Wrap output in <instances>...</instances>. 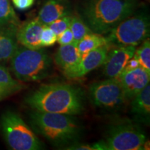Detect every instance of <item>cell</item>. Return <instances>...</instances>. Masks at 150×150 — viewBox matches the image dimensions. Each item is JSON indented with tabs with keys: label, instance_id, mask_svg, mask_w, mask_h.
Here are the masks:
<instances>
[{
	"label": "cell",
	"instance_id": "cell-8",
	"mask_svg": "<svg viewBox=\"0 0 150 150\" xmlns=\"http://www.w3.org/2000/svg\"><path fill=\"white\" fill-rule=\"evenodd\" d=\"M91 102L97 107L106 110L120 108L127 100L117 79H110L95 82L89 88Z\"/></svg>",
	"mask_w": 150,
	"mask_h": 150
},
{
	"label": "cell",
	"instance_id": "cell-2",
	"mask_svg": "<svg viewBox=\"0 0 150 150\" xmlns=\"http://www.w3.org/2000/svg\"><path fill=\"white\" fill-rule=\"evenodd\" d=\"M29 120L33 130L55 147H68L78 142L82 132L74 115L33 110Z\"/></svg>",
	"mask_w": 150,
	"mask_h": 150
},
{
	"label": "cell",
	"instance_id": "cell-24",
	"mask_svg": "<svg viewBox=\"0 0 150 150\" xmlns=\"http://www.w3.org/2000/svg\"><path fill=\"white\" fill-rule=\"evenodd\" d=\"M73 34L70 28H67L63 33H61L59 36L57 37V41L60 45H64L70 44L73 42Z\"/></svg>",
	"mask_w": 150,
	"mask_h": 150
},
{
	"label": "cell",
	"instance_id": "cell-16",
	"mask_svg": "<svg viewBox=\"0 0 150 150\" xmlns=\"http://www.w3.org/2000/svg\"><path fill=\"white\" fill-rule=\"evenodd\" d=\"M81 59L77 47L74 42L61 45L54 54V60L56 65L63 70L74 66Z\"/></svg>",
	"mask_w": 150,
	"mask_h": 150
},
{
	"label": "cell",
	"instance_id": "cell-9",
	"mask_svg": "<svg viewBox=\"0 0 150 150\" xmlns=\"http://www.w3.org/2000/svg\"><path fill=\"white\" fill-rule=\"evenodd\" d=\"M109 51V45L99 47L81 56V59L74 66L63 70L68 79H77L86 76L91 71L104 64Z\"/></svg>",
	"mask_w": 150,
	"mask_h": 150
},
{
	"label": "cell",
	"instance_id": "cell-21",
	"mask_svg": "<svg viewBox=\"0 0 150 150\" xmlns=\"http://www.w3.org/2000/svg\"><path fill=\"white\" fill-rule=\"evenodd\" d=\"M134 56L139 62L140 66L150 72V41L149 38L141 43L140 47L136 49Z\"/></svg>",
	"mask_w": 150,
	"mask_h": 150
},
{
	"label": "cell",
	"instance_id": "cell-7",
	"mask_svg": "<svg viewBox=\"0 0 150 150\" xmlns=\"http://www.w3.org/2000/svg\"><path fill=\"white\" fill-rule=\"evenodd\" d=\"M149 16L147 13H133L112 29L106 37L108 45L138 46L149 37Z\"/></svg>",
	"mask_w": 150,
	"mask_h": 150
},
{
	"label": "cell",
	"instance_id": "cell-23",
	"mask_svg": "<svg viewBox=\"0 0 150 150\" xmlns=\"http://www.w3.org/2000/svg\"><path fill=\"white\" fill-rule=\"evenodd\" d=\"M57 41V36L47 25L43 26L40 34V45L42 47H51Z\"/></svg>",
	"mask_w": 150,
	"mask_h": 150
},
{
	"label": "cell",
	"instance_id": "cell-4",
	"mask_svg": "<svg viewBox=\"0 0 150 150\" xmlns=\"http://www.w3.org/2000/svg\"><path fill=\"white\" fill-rule=\"evenodd\" d=\"M11 60V70L22 81H38L48 77L52 72V60L44 49H17Z\"/></svg>",
	"mask_w": 150,
	"mask_h": 150
},
{
	"label": "cell",
	"instance_id": "cell-11",
	"mask_svg": "<svg viewBox=\"0 0 150 150\" xmlns=\"http://www.w3.org/2000/svg\"><path fill=\"white\" fill-rule=\"evenodd\" d=\"M136 50L135 46H115L109 50L103 64L105 76L117 79L123 72L129 60L134 56Z\"/></svg>",
	"mask_w": 150,
	"mask_h": 150
},
{
	"label": "cell",
	"instance_id": "cell-3",
	"mask_svg": "<svg viewBox=\"0 0 150 150\" xmlns=\"http://www.w3.org/2000/svg\"><path fill=\"white\" fill-rule=\"evenodd\" d=\"M134 0H88L83 10L84 22L93 33L108 34L136 10Z\"/></svg>",
	"mask_w": 150,
	"mask_h": 150
},
{
	"label": "cell",
	"instance_id": "cell-14",
	"mask_svg": "<svg viewBox=\"0 0 150 150\" xmlns=\"http://www.w3.org/2000/svg\"><path fill=\"white\" fill-rule=\"evenodd\" d=\"M131 112L136 121L149 126L150 123V86L131 99Z\"/></svg>",
	"mask_w": 150,
	"mask_h": 150
},
{
	"label": "cell",
	"instance_id": "cell-27",
	"mask_svg": "<svg viewBox=\"0 0 150 150\" xmlns=\"http://www.w3.org/2000/svg\"><path fill=\"white\" fill-rule=\"evenodd\" d=\"M140 64L139 62L135 56H134L131 59L129 60V61L127 62L126 66H125L124 70H132V69L136 68V67H139ZM123 70V71H124Z\"/></svg>",
	"mask_w": 150,
	"mask_h": 150
},
{
	"label": "cell",
	"instance_id": "cell-5",
	"mask_svg": "<svg viewBox=\"0 0 150 150\" xmlns=\"http://www.w3.org/2000/svg\"><path fill=\"white\" fill-rule=\"evenodd\" d=\"M0 127L4 139L13 150H40L44 145L17 112L6 110L0 118Z\"/></svg>",
	"mask_w": 150,
	"mask_h": 150
},
{
	"label": "cell",
	"instance_id": "cell-20",
	"mask_svg": "<svg viewBox=\"0 0 150 150\" xmlns=\"http://www.w3.org/2000/svg\"><path fill=\"white\" fill-rule=\"evenodd\" d=\"M70 28L73 34V42L77 43L86 34L93 33L83 20L77 16H72Z\"/></svg>",
	"mask_w": 150,
	"mask_h": 150
},
{
	"label": "cell",
	"instance_id": "cell-17",
	"mask_svg": "<svg viewBox=\"0 0 150 150\" xmlns=\"http://www.w3.org/2000/svg\"><path fill=\"white\" fill-rule=\"evenodd\" d=\"M107 45H108V43L106 37L93 32L86 34L77 43V47L79 54L83 56L88 52Z\"/></svg>",
	"mask_w": 150,
	"mask_h": 150
},
{
	"label": "cell",
	"instance_id": "cell-15",
	"mask_svg": "<svg viewBox=\"0 0 150 150\" xmlns=\"http://www.w3.org/2000/svg\"><path fill=\"white\" fill-rule=\"evenodd\" d=\"M17 27L0 26V61L10 59L18 48Z\"/></svg>",
	"mask_w": 150,
	"mask_h": 150
},
{
	"label": "cell",
	"instance_id": "cell-10",
	"mask_svg": "<svg viewBox=\"0 0 150 150\" xmlns=\"http://www.w3.org/2000/svg\"><path fill=\"white\" fill-rule=\"evenodd\" d=\"M120 83L127 100H129L149 84L150 72L139 66L132 70H124L117 78Z\"/></svg>",
	"mask_w": 150,
	"mask_h": 150
},
{
	"label": "cell",
	"instance_id": "cell-19",
	"mask_svg": "<svg viewBox=\"0 0 150 150\" xmlns=\"http://www.w3.org/2000/svg\"><path fill=\"white\" fill-rule=\"evenodd\" d=\"M0 86L11 95L22 89L24 86L12 77L6 67L0 65Z\"/></svg>",
	"mask_w": 150,
	"mask_h": 150
},
{
	"label": "cell",
	"instance_id": "cell-22",
	"mask_svg": "<svg viewBox=\"0 0 150 150\" xmlns=\"http://www.w3.org/2000/svg\"><path fill=\"white\" fill-rule=\"evenodd\" d=\"M71 20H72V16L68 15V16H65L58 19L47 26L50 27V29L55 33L56 36L58 37L65 29L70 27Z\"/></svg>",
	"mask_w": 150,
	"mask_h": 150
},
{
	"label": "cell",
	"instance_id": "cell-18",
	"mask_svg": "<svg viewBox=\"0 0 150 150\" xmlns=\"http://www.w3.org/2000/svg\"><path fill=\"white\" fill-rule=\"evenodd\" d=\"M0 26H19L18 18L9 0H0Z\"/></svg>",
	"mask_w": 150,
	"mask_h": 150
},
{
	"label": "cell",
	"instance_id": "cell-1",
	"mask_svg": "<svg viewBox=\"0 0 150 150\" xmlns=\"http://www.w3.org/2000/svg\"><path fill=\"white\" fill-rule=\"evenodd\" d=\"M25 103L40 112L77 115L84 110L83 92L65 83L43 84L26 97Z\"/></svg>",
	"mask_w": 150,
	"mask_h": 150
},
{
	"label": "cell",
	"instance_id": "cell-26",
	"mask_svg": "<svg viewBox=\"0 0 150 150\" xmlns=\"http://www.w3.org/2000/svg\"><path fill=\"white\" fill-rule=\"evenodd\" d=\"M65 149L70 150H95V148L93 145H88V144H80L79 142L69 145Z\"/></svg>",
	"mask_w": 150,
	"mask_h": 150
},
{
	"label": "cell",
	"instance_id": "cell-12",
	"mask_svg": "<svg viewBox=\"0 0 150 150\" xmlns=\"http://www.w3.org/2000/svg\"><path fill=\"white\" fill-rule=\"evenodd\" d=\"M43 26L44 24L37 17L18 27L16 33L18 43L31 50L42 48L40 45V34Z\"/></svg>",
	"mask_w": 150,
	"mask_h": 150
},
{
	"label": "cell",
	"instance_id": "cell-25",
	"mask_svg": "<svg viewBox=\"0 0 150 150\" xmlns=\"http://www.w3.org/2000/svg\"><path fill=\"white\" fill-rule=\"evenodd\" d=\"M35 0H12L14 6L19 10H27L32 6Z\"/></svg>",
	"mask_w": 150,
	"mask_h": 150
},
{
	"label": "cell",
	"instance_id": "cell-13",
	"mask_svg": "<svg viewBox=\"0 0 150 150\" xmlns=\"http://www.w3.org/2000/svg\"><path fill=\"white\" fill-rule=\"evenodd\" d=\"M68 0H47L39 11L38 18L44 24L49 25L58 19L70 15Z\"/></svg>",
	"mask_w": 150,
	"mask_h": 150
},
{
	"label": "cell",
	"instance_id": "cell-6",
	"mask_svg": "<svg viewBox=\"0 0 150 150\" xmlns=\"http://www.w3.org/2000/svg\"><path fill=\"white\" fill-rule=\"evenodd\" d=\"M146 136L140 127L129 121L114 123L104 139L94 143L95 150L143 149Z\"/></svg>",
	"mask_w": 150,
	"mask_h": 150
},
{
	"label": "cell",
	"instance_id": "cell-28",
	"mask_svg": "<svg viewBox=\"0 0 150 150\" xmlns=\"http://www.w3.org/2000/svg\"><path fill=\"white\" fill-rule=\"evenodd\" d=\"M7 97H8V95H6V94L2 93H0V101L2 100V99H4Z\"/></svg>",
	"mask_w": 150,
	"mask_h": 150
}]
</instances>
